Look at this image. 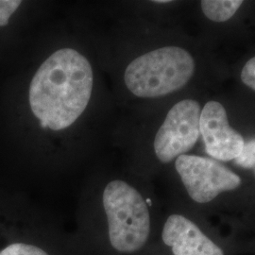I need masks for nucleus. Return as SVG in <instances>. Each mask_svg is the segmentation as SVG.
Returning a JSON list of instances; mask_svg holds the SVG:
<instances>
[{"mask_svg": "<svg viewBox=\"0 0 255 255\" xmlns=\"http://www.w3.org/2000/svg\"><path fill=\"white\" fill-rule=\"evenodd\" d=\"M235 162L238 166L252 169L255 173V139L245 143L241 153L235 159Z\"/></svg>", "mask_w": 255, "mask_h": 255, "instance_id": "obj_9", "label": "nucleus"}, {"mask_svg": "<svg viewBox=\"0 0 255 255\" xmlns=\"http://www.w3.org/2000/svg\"><path fill=\"white\" fill-rule=\"evenodd\" d=\"M200 131L207 154L218 161L235 160L245 146L244 138L230 126L226 110L218 101L207 102L201 110Z\"/></svg>", "mask_w": 255, "mask_h": 255, "instance_id": "obj_6", "label": "nucleus"}, {"mask_svg": "<svg viewBox=\"0 0 255 255\" xmlns=\"http://www.w3.org/2000/svg\"><path fill=\"white\" fill-rule=\"evenodd\" d=\"M0 255H48L45 251L36 246L23 243H15L5 248Z\"/></svg>", "mask_w": 255, "mask_h": 255, "instance_id": "obj_10", "label": "nucleus"}, {"mask_svg": "<svg viewBox=\"0 0 255 255\" xmlns=\"http://www.w3.org/2000/svg\"><path fill=\"white\" fill-rule=\"evenodd\" d=\"M201 109L199 102L183 100L168 111L154 139V151L164 164L185 154L195 146L199 137Z\"/></svg>", "mask_w": 255, "mask_h": 255, "instance_id": "obj_4", "label": "nucleus"}, {"mask_svg": "<svg viewBox=\"0 0 255 255\" xmlns=\"http://www.w3.org/2000/svg\"><path fill=\"white\" fill-rule=\"evenodd\" d=\"M241 81L249 88L255 91V57L244 65L241 72Z\"/></svg>", "mask_w": 255, "mask_h": 255, "instance_id": "obj_12", "label": "nucleus"}, {"mask_svg": "<svg viewBox=\"0 0 255 255\" xmlns=\"http://www.w3.org/2000/svg\"><path fill=\"white\" fill-rule=\"evenodd\" d=\"M102 201L112 246L125 254L144 247L149 236L150 218L141 194L127 182L115 180L105 187Z\"/></svg>", "mask_w": 255, "mask_h": 255, "instance_id": "obj_3", "label": "nucleus"}, {"mask_svg": "<svg viewBox=\"0 0 255 255\" xmlns=\"http://www.w3.org/2000/svg\"><path fill=\"white\" fill-rule=\"evenodd\" d=\"M242 4V0H203L201 3L204 15L218 23L232 18Z\"/></svg>", "mask_w": 255, "mask_h": 255, "instance_id": "obj_8", "label": "nucleus"}, {"mask_svg": "<svg viewBox=\"0 0 255 255\" xmlns=\"http://www.w3.org/2000/svg\"><path fill=\"white\" fill-rule=\"evenodd\" d=\"M155 3H169V2H171V1H166V0H161V1H159V0H157V1H154Z\"/></svg>", "mask_w": 255, "mask_h": 255, "instance_id": "obj_13", "label": "nucleus"}, {"mask_svg": "<svg viewBox=\"0 0 255 255\" xmlns=\"http://www.w3.org/2000/svg\"><path fill=\"white\" fill-rule=\"evenodd\" d=\"M21 3L18 0H0V27L9 23L10 16L18 9Z\"/></svg>", "mask_w": 255, "mask_h": 255, "instance_id": "obj_11", "label": "nucleus"}, {"mask_svg": "<svg viewBox=\"0 0 255 255\" xmlns=\"http://www.w3.org/2000/svg\"><path fill=\"white\" fill-rule=\"evenodd\" d=\"M175 167L192 200L207 203L221 192L232 191L241 185V178L223 164L197 155H181Z\"/></svg>", "mask_w": 255, "mask_h": 255, "instance_id": "obj_5", "label": "nucleus"}, {"mask_svg": "<svg viewBox=\"0 0 255 255\" xmlns=\"http://www.w3.org/2000/svg\"><path fill=\"white\" fill-rule=\"evenodd\" d=\"M162 238L174 255H224L223 251L206 237L190 219L170 216L164 223Z\"/></svg>", "mask_w": 255, "mask_h": 255, "instance_id": "obj_7", "label": "nucleus"}, {"mask_svg": "<svg viewBox=\"0 0 255 255\" xmlns=\"http://www.w3.org/2000/svg\"><path fill=\"white\" fill-rule=\"evenodd\" d=\"M195 72L192 55L179 46H164L131 61L124 73L128 90L137 98L156 99L182 89Z\"/></svg>", "mask_w": 255, "mask_h": 255, "instance_id": "obj_2", "label": "nucleus"}, {"mask_svg": "<svg viewBox=\"0 0 255 255\" xmlns=\"http://www.w3.org/2000/svg\"><path fill=\"white\" fill-rule=\"evenodd\" d=\"M93 86L94 72L88 59L74 48L58 49L39 66L30 82V110L42 128L64 130L82 117Z\"/></svg>", "mask_w": 255, "mask_h": 255, "instance_id": "obj_1", "label": "nucleus"}]
</instances>
